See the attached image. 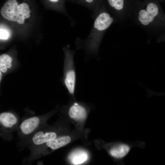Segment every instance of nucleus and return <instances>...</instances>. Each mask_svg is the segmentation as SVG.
Wrapping results in <instances>:
<instances>
[{
    "instance_id": "nucleus-14",
    "label": "nucleus",
    "mask_w": 165,
    "mask_h": 165,
    "mask_svg": "<svg viewBox=\"0 0 165 165\" xmlns=\"http://www.w3.org/2000/svg\"><path fill=\"white\" fill-rule=\"evenodd\" d=\"M10 36L9 30L2 26L0 25V39L7 40Z\"/></svg>"
},
{
    "instance_id": "nucleus-11",
    "label": "nucleus",
    "mask_w": 165,
    "mask_h": 165,
    "mask_svg": "<svg viewBox=\"0 0 165 165\" xmlns=\"http://www.w3.org/2000/svg\"><path fill=\"white\" fill-rule=\"evenodd\" d=\"M81 5L90 10H94L95 9L97 0H67Z\"/></svg>"
},
{
    "instance_id": "nucleus-13",
    "label": "nucleus",
    "mask_w": 165,
    "mask_h": 165,
    "mask_svg": "<svg viewBox=\"0 0 165 165\" xmlns=\"http://www.w3.org/2000/svg\"><path fill=\"white\" fill-rule=\"evenodd\" d=\"M110 6L116 9L120 10L124 6V0H108Z\"/></svg>"
},
{
    "instance_id": "nucleus-1",
    "label": "nucleus",
    "mask_w": 165,
    "mask_h": 165,
    "mask_svg": "<svg viewBox=\"0 0 165 165\" xmlns=\"http://www.w3.org/2000/svg\"><path fill=\"white\" fill-rule=\"evenodd\" d=\"M28 0H7L1 9L6 19L22 24L24 20L30 17V5Z\"/></svg>"
},
{
    "instance_id": "nucleus-15",
    "label": "nucleus",
    "mask_w": 165,
    "mask_h": 165,
    "mask_svg": "<svg viewBox=\"0 0 165 165\" xmlns=\"http://www.w3.org/2000/svg\"><path fill=\"white\" fill-rule=\"evenodd\" d=\"M2 72L0 70V82H1L2 78Z\"/></svg>"
},
{
    "instance_id": "nucleus-7",
    "label": "nucleus",
    "mask_w": 165,
    "mask_h": 165,
    "mask_svg": "<svg viewBox=\"0 0 165 165\" xmlns=\"http://www.w3.org/2000/svg\"><path fill=\"white\" fill-rule=\"evenodd\" d=\"M130 146L123 143H117L112 147L109 151L110 155L116 159H121L125 157L129 152Z\"/></svg>"
},
{
    "instance_id": "nucleus-10",
    "label": "nucleus",
    "mask_w": 165,
    "mask_h": 165,
    "mask_svg": "<svg viewBox=\"0 0 165 165\" xmlns=\"http://www.w3.org/2000/svg\"><path fill=\"white\" fill-rule=\"evenodd\" d=\"M45 3L48 6L59 10L61 12L67 15L65 6L67 0H44Z\"/></svg>"
},
{
    "instance_id": "nucleus-12",
    "label": "nucleus",
    "mask_w": 165,
    "mask_h": 165,
    "mask_svg": "<svg viewBox=\"0 0 165 165\" xmlns=\"http://www.w3.org/2000/svg\"><path fill=\"white\" fill-rule=\"evenodd\" d=\"M87 158V154L85 153H82L75 156L72 160V162L74 164H81L85 162Z\"/></svg>"
},
{
    "instance_id": "nucleus-9",
    "label": "nucleus",
    "mask_w": 165,
    "mask_h": 165,
    "mask_svg": "<svg viewBox=\"0 0 165 165\" xmlns=\"http://www.w3.org/2000/svg\"><path fill=\"white\" fill-rule=\"evenodd\" d=\"M15 66L13 59L11 56L6 54L0 56V70L2 73H6L13 69Z\"/></svg>"
},
{
    "instance_id": "nucleus-2",
    "label": "nucleus",
    "mask_w": 165,
    "mask_h": 165,
    "mask_svg": "<svg viewBox=\"0 0 165 165\" xmlns=\"http://www.w3.org/2000/svg\"><path fill=\"white\" fill-rule=\"evenodd\" d=\"M64 60L63 75L61 81L68 93L72 96L75 90L76 75L74 56L75 51L70 48L69 45L63 48Z\"/></svg>"
},
{
    "instance_id": "nucleus-3",
    "label": "nucleus",
    "mask_w": 165,
    "mask_h": 165,
    "mask_svg": "<svg viewBox=\"0 0 165 165\" xmlns=\"http://www.w3.org/2000/svg\"><path fill=\"white\" fill-rule=\"evenodd\" d=\"M43 118L41 116L31 117L23 120L17 129L18 136L22 140L31 136L42 128Z\"/></svg>"
},
{
    "instance_id": "nucleus-5",
    "label": "nucleus",
    "mask_w": 165,
    "mask_h": 165,
    "mask_svg": "<svg viewBox=\"0 0 165 165\" xmlns=\"http://www.w3.org/2000/svg\"><path fill=\"white\" fill-rule=\"evenodd\" d=\"M19 123V117L13 112H3L0 114V123L5 128L14 131L17 130Z\"/></svg>"
},
{
    "instance_id": "nucleus-6",
    "label": "nucleus",
    "mask_w": 165,
    "mask_h": 165,
    "mask_svg": "<svg viewBox=\"0 0 165 165\" xmlns=\"http://www.w3.org/2000/svg\"><path fill=\"white\" fill-rule=\"evenodd\" d=\"M68 114L72 119L76 120H82L86 118L87 111L85 107L75 102L70 107Z\"/></svg>"
},
{
    "instance_id": "nucleus-4",
    "label": "nucleus",
    "mask_w": 165,
    "mask_h": 165,
    "mask_svg": "<svg viewBox=\"0 0 165 165\" xmlns=\"http://www.w3.org/2000/svg\"><path fill=\"white\" fill-rule=\"evenodd\" d=\"M157 6L154 3H150L147 6L145 9L140 10L138 13V19L144 25H147L152 22L159 14Z\"/></svg>"
},
{
    "instance_id": "nucleus-8",
    "label": "nucleus",
    "mask_w": 165,
    "mask_h": 165,
    "mask_svg": "<svg viewBox=\"0 0 165 165\" xmlns=\"http://www.w3.org/2000/svg\"><path fill=\"white\" fill-rule=\"evenodd\" d=\"M71 141V138L69 136H63L56 138L43 144L45 145L46 147L49 148L52 150H55L67 145Z\"/></svg>"
}]
</instances>
